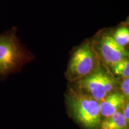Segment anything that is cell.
Returning a JSON list of instances; mask_svg holds the SVG:
<instances>
[{
  "label": "cell",
  "mask_w": 129,
  "mask_h": 129,
  "mask_svg": "<svg viewBox=\"0 0 129 129\" xmlns=\"http://www.w3.org/2000/svg\"><path fill=\"white\" fill-rule=\"evenodd\" d=\"M18 28L13 26L0 33V79L20 72L35 56L17 36Z\"/></svg>",
  "instance_id": "obj_1"
},
{
  "label": "cell",
  "mask_w": 129,
  "mask_h": 129,
  "mask_svg": "<svg viewBox=\"0 0 129 129\" xmlns=\"http://www.w3.org/2000/svg\"><path fill=\"white\" fill-rule=\"evenodd\" d=\"M69 115L83 129H98L102 120L99 102L70 85L65 94Z\"/></svg>",
  "instance_id": "obj_2"
},
{
  "label": "cell",
  "mask_w": 129,
  "mask_h": 129,
  "mask_svg": "<svg viewBox=\"0 0 129 129\" xmlns=\"http://www.w3.org/2000/svg\"><path fill=\"white\" fill-rule=\"evenodd\" d=\"M102 64L91 38H87L72 50L64 77L70 83H75L93 73Z\"/></svg>",
  "instance_id": "obj_3"
},
{
  "label": "cell",
  "mask_w": 129,
  "mask_h": 129,
  "mask_svg": "<svg viewBox=\"0 0 129 129\" xmlns=\"http://www.w3.org/2000/svg\"><path fill=\"white\" fill-rule=\"evenodd\" d=\"M72 84L98 102L110 93L118 90V78L103 64L93 73Z\"/></svg>",
  "instance_id": "obj_4"
},
{
  "label": "cell",
  "mask_w": 129,
  "mask_h": 129,
  "mask_svg": "<svg viewBox=\"0 0 129 129\" xmlns=\"http://www.w3.org/2000/svg\"><path fill=\"white\" fill-rule=\"evenodd\" d=\"M112 32V28H103L91 38L93 48L102 63L109 69L129 56L128 49L118 46L114 41Z\"/></svg>",
  "instance_id": "obj_5"
},
{
  "label": "cell",
  "mask_w": 129,
  "mask_h": 129,
  "mask_svg": "<svg viewBox=\"0 0 129 129\" xmlns=\"http://www.w3.org/2000/svg\"><path fill=\"white\" fill-rule=\"evenodd\" d=\"M127 99L119 91H113L99 102L101 117L107 118L122 109Z\"/></svg>",
  "instance_id": "obj_6"
},
{
  "label": "cell",
  "mask_w": 129,
  "mask_h": 129,
  "mask_svg": "<svg viewBox=\"0 0 129 129\" xmlns=\"http://www.w3.org/2000/svg\"><path fill=\"white\" fill-rule=\"evenodd\" d=\"M98 129H129L128 121L120 111L102 120Z\"/></svg>",
  "instance_id": "obj_7"
},
{
  "label": "cell",
  "mask_w": 129,
  "mask_h": 129,
  "mask_svg": "<svg viewBox=\"0 0 129 129\" xmlns=\"http://www.w3.org/2000/svg\"><path fill=\"white\" fill-rule=\"evenodd\" d=\"M112 34L118 46L127 48L129 43L128 19L120 23L116 28H112Z\"/></svg>",
  "instance_id": "obj_8"
},
{
  "label": "cell",
  "mask_w": 129,
  "mask_h": 129,
  "mask_svg": "<svg viewBox=\"0 0 129 129\" xmlns=\"http://www.w3.org/2000/svg\"><path fill=\"white\" fill-rule=\"evenodd\" d=\"M111 72L116 77L127 78L129 77V60L125 59L117 63L110 69Z\"/></svg>",
  "instance_id": "obj_9"
},
{
  "label": "cell",
  "mask_w": 129,
  "mask_h": 129,
  "mask_svg": "<svg viewBox=\"0 0 129 129\" xmlns=\"http://www.w3.org/2000/svg\"><path fill=\"white\" fill-rule=\"evenodd\" d=\"M118 78V90L124 96L128 99L129 97V78Z\"/></svg>",
  "instance_id": "obj_10"
},
{
  "label": "cell",
  "mask_w": 129,
  "mask_h": 129,
  "mask_svg": "<svg viewBox=\"0 0 129 129\" xmlns=\"http://www.w3.org/2000/svg\"><path fill=\"white\" fill-rule=\"evenodd\" d=\"M122 114H123L124 117L126 119L127 121H129V104H128V100H127L126 102H125L124 105L123 107L122 108Z\"/></svg>",
  "instance_id": "obj_11"
}]
</instances>
